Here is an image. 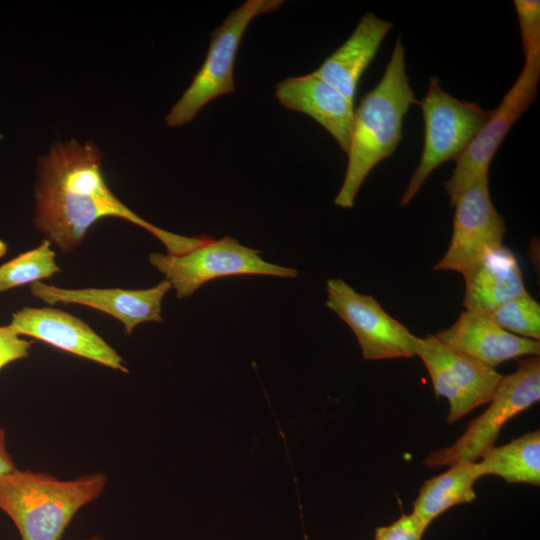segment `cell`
<instances>
[{
  "label": "cell",
  "mask_w": 540,
  "mask_h": 540,
  "mask_svg": "<svg viewBox=\"0 0 540 540\" xmlns=\"http://www.w3.org/2000/svg\"><path fill=\"white\" fill-rule=\"evenodd\" d=\"M32 344V341L22 339L10 325L0 326V369L13 361L26 358Z\"/></svg>",
  "instance_id": "cb8c5ba5"
},
{
  "label": "cell",
  "mask_w": 540,
  "mask_h": 540,
  "mask_svg": "<svg viewBox=\"0 0 540 540\" xmlns=\"http://www.w3.org/2000/svg\"><path fill=\"white\" fill-rule=\"evenodd\" d=\"M539 80L540 50H536L525 56L516 81L466 149L455 159L453 173L444 184L452 205L463 191L489 172L491 160L511 127L535 101Z\"/></svg>",
  "instance_id": "ba28073f"
},
{
  "label": "cell",
  "mask_w": 540,
  "mask_h": 540,
  "mask_svg": "<svg viewBox=\"0 0 540 540\" xmlns=\"http://www.w3.org/2000/svg\"><path fill=\"white\" fill-rule=\"evenodd\" d=\"M84 540H103V539L98 535H94V536L89 537V538L84 539Z\"/></svg>",
  "instance_id": "484cf974"
},
{
  "label": "cell",
  "mask_w": 540,
  "mask_h": 540,
  "mask_svg": "<svg viewBox=\"0 0 540 540\" xmlns=\"http://www.w3.org/2000/svg\"><path fill=\"white\" fill-rule=\"evenodd\" d=\"M2 138H3V136L0 134V139H2Z\"/></svg>",
  "instance_id": "4316f807"
},
{
  "label": "cell",
  "mask_w": 540,
  "mask_h": 540,
  "mask_svg": "<svg viewBox=\"0 0 540 540\" xmlns=\"http://www.w3.org/2000/svg\"><path fill=\"white\" fill-rule=\"evenodd\" d=\"M16 470L14 461L6 448L5 431L0 429V477Z\"/></svg>",
  "instance_id": "d4e9b609"
},
{
  "label": "cell",
  "mask_w": 540,
  "mask_h": 540,
  "mask_svg": "<svg viewBox=\"0 0 540 540\" xmlns=\"http://www.w3.org/2000/svg\"><path fill=\"white\" fill-rule=\"evenodd\" d=\"M51 242L44 239L41 244L24 252L0 266V292L38 282L60 272L55 261Z\"/></svg>",
  "instance_id": "ffe728a7"
},
{
  "label": "cell",
  "mask_w": 540,
  "mask_h": 540,
  "mask_svg": "<svg viewBox=\"0 0 540 540\" xmlns=\"http://www.w3.org/2000/svg\"><path fill=\"white\" fill-rule=\"evenodd\" d=\"M453 205L451 241L434 270L463 275L488 252L503 245L506 226L492 203L488 172L463 191Z\"/></svg>",
  "instance_id": "8fae6325"
},
{
  "label": "cell",
  "mask_w": 540,
  "mask_h": 540,
  "mask_svg": "<svg viewBox=\"0 0 540 540\" xmlns=\"http://www.w3.org/2000/svg\"><path fill=\"white\" fill-rule=\"evenodd\" d=\"M434 336L450 348L495 369L523 356H539L540 342L514 335L483 314L463 311L447 329Z\"/></svg>",
  "instance_id": "5bb4252c"
},
{
  "label": "cell",
  "mask_w": 540,
  "mask_h": 540,
  "mask_svg": "<svg viewBox=\"0 0 540 540\" xmlns=\"http://www.w3.org/2000/svg\"><path fill=\"white\" fill-rule=\"evenodd\" d=\"M414 354L424 363L436 397L449 403L447 423L487 404L503 375L442 343L434 334L417 337Z\"/></svg>",
  "instance_id": "9c48e42d"
},
{
  "label": "cell",
  "mask_w": 540,
  "mask_h": 540,
  "mask_svg": "<svg viewBox=\"0 0 540 540\" xmlns=\"http://www.w3.org/2000/svg\"><path fill=\"white\" fill-rule=\"evenodd\" d=\"M392 23L367 12L348 39L312 72L354 105L359 81L375 57Z\"/></svg>",
  "instance_id": "2e32d148"
},
{
  "label": "cell",
  "mask_w": 540,
  "mask_h": 540,
  "mask_svg": "<svg viewBox=\"0 0 540 540\" xmlns=\"http://www.w3.org/2000/svg\"><path fill=\"white\" fill-rule=\"evenodd\" d=\"M427 527L414 513H402L390 525L377 527L374 540H422Z\"/></svg>",
  "instance_id": "603a6c76"
},
{
  "label": "cell",
  "mask_w": 540,
  "mask_h": 540,
  "mask_svg": "<svg viewBox=\"0 0 540 540\" xmlns=\"http://www.w3.org/2000/svg\"><path fill=\"white\" fill-rule=\"evenodd\" d=\"M463 277V305L471 312L486 314L527 292L518 261L504 245L488 252Z\"/></svg>",
  "instance_id": "e0dca14e"
},
{
  "label": "cell",
  "mask_w": 540,
  "mask_h": 540,
  "mask_svg": "<svg viewBox=\"0 0 540 540\" xmlns=\"http://www.w3.org/2000/svg\"><path fill=\"white\" fill-rule=\"evenodd\" d=\"M480 477L496 475L508 483L540 485V432L534 430L491 447L476 461Z\"/></svg>",
  "instance_id": "d6986e66"
},
{
  "label": "cell",
  "mask_w": 540,
  "mask_h": 540,
  "mask_svg": "<svg viewBox=\"0 0 540 540\" xmlns=\"http://www.w3.org/2000/svg\"><path fill=\"white\" fill-rule=\"evenodd\" d=\"M168 280H163L154 287L142 290L120 288L63 289L44 284L40 281L30 286L33 296L52 305L57 302L81 304L105 312L120 320L127 335L134 328L148 321L162 322L161 303L171 289Z\"/></svg>",
  "instance_id": "4fadbf2b"
},
{
  "label": "cell",
  "mask_w": 540,
  "mask_h": 540,
  "mask_svg": "<svg viewBox=\"0 0 540 540\" xmlns=\"http://www.w3.org/2000/svg\"><path fill=\"white\" fill-rule=\"evenodd\" d=\"M259 253L229 236L218 240L210 237L204 244L179 255L151 253L149 261L165 275L179 299L192 295L206 282L223 277H297L296 269L269 263Z\"/></svg>",
  "instance_id": "52a82bcc"
},
{
  "label": "cell",
  "mask_w": 540,
  "mask_h": 540,
  "mask_svg": "<svg viewBox=\"0 0 540 540\" xmlns=\"http://www.w3.org/2000/svg\"><path fill=\"white\" fill-rule=\"evenodd\" d=\"M326 306L353 331L366 360L411 358L413 335L372 296L355 291L341 279L327 281Z\"/></svg>",
  "instance_id": "30bf717a"
},
{
  "label": "cell",
  "mask_w": 540,
  "mask_h": 540,
  "mask_svg": "<svg viewBox=\"0 0 540 540\" xmlns=\"http://www.w3.org/2000/svg\"><path fill=\"white\" fill-rule=\"evenodd\" d=\"M524 55L540 50V1L514 0Z\"/></svg>",
  "instance_id": "7402d4cb"
},
{
  "label": "cell",
  "mask_w": 540,
  "mask_h": 540,
  "mask_svg": "<svg viewBox=\"0 0 540 540\" xmlns=\"http://www.w3.org/2000/svg\"><path fill=\"white\" fill-rule=\"evenodd\" d=\"M282 0H247L211 34L206 58L190 86L166 116L169 127L194 119L211 100L235 91L233 70L242 37L254 18L277 10Z\"/></svg>",
  "instance_id": "8992f818"
},
{
  "label": "cell",
  "mask_w": 540,
  "mask_h": 540,
  "mask_svg": "<svg viewBox=\"0 0 540 540\" xmlns=\"http://www.w3.org/2000/svg\"><path fill=\"white\" fill-rule=\"evenodd\" d=\"M96 143L56 142L38 161L33 223L63 252H71L98 220L125 219L153 234L168 254L179 255L204 244L209 236L186 237L156 227L130 210L111 191L102 172Z\"/></svg>",
  "instance_id": "6da1fadb"
},
{
  "label": "cell",
  "mask_w": 540,
  "mask_h": 540,
  "mask_svg": "<svg viewBox=\"0 0 540 540\" xmlns=\"http://www.w3.org/2000/svg\"><path fill=\"white\" fill-rule=\"evenodd\" d=\"M107 481L101 472L59 480L16 469L0 477V510L22 540H60L76 513L102 494Z\"/></svg>",
  "instance_id": "3957f363"
},
{
  "label": "cell",
  "mask_w": 540,
  "mask_h": 540,
  "mask_svg": "<svg viewBox=\"0 0 540 540\" xmlns=\"http://www.w3.org/2000/svg\"><path fill=\"white\" fill-rule=\"evenodd\" d=\"M483 315L514 335L540 340V305L528 291Z\"/></svg>",
  "instance_id": "44dd1931"
},
{
  "label": "cell",
  "mask_w": 540,
  "mask_h": 540,
  "mask_svg": "<svg viewBox=\"0 0 540 540\" xmlns=\"http://www.w3.org/2000/svg\"><path fill=\"white\" fill-rule=\"evenodd\" d=\"M540 399V358L518 359L517 369L502 376L488 407L473 419L449 447L433 451L424 459L429 468L474 463L494 446L502 427Z\"/></svg>",
  "instance_id": "5b68a950"
},
{
  "label": "cell",
  "mask_w": 540,
  "mask_h": 540,
  "mask_svg": "<svg viewBox=\"0 0 540 540\" xmlns=\"http://www.w3.org/2000/svg\"><path fill=\"white\" fill-rule=\"evenodd\" d=\"M275 96L285 108L313 118L348 152L354 105L335 88L311 73L279 82Z\"/></svg>",
  "instance_id": "9a60e30c"
},
{
  "label": "cell",
  "mask_w": 540,
  "mask_h": 540,
  "mask_svg": "<svg viewBox=\"0 0 540 540\" xmlns=\"http://www.w3.org/2000/svg\"><path fill=\"white\" fill-rule=\"evenodd\" d=\"M480 478L474 463L450 466L449 470L424 482L413 502L414 513L425 525L455 505L476 497L474 484Z\"/></svg>",
  "instance_id": "ac0fdd59"
},
{
  "label": "cell",
  "mask_w": 540,
  "mask_h": 540,
  "mask_svg": "<svg viewBox=\"0 0 540 540\" xmlns=\"http://www.w3.org/2000/svg\"><path fill=\"white\" fill-rule=\"evenodd\" d=\"M418 103L409 84L405 50L398 37L381 80L354 110L347 169L335 205L353 207L372 169L397 149L402 139L403 119L409 107Z\"/></svg>",
  "instance_id": "7a4b0ae2"
},
{
  "label": "cell",
  "mask_w": 540,
  "mask_h": 540,
  "mask_svg": "<svg viewBox=\"0 0 540 540\" xmlns=\"http://www.w3.org/2000/svg\"><path fill=\"white\" fill-rule=\"evenodd\" d=\"M418 105L423 113L424 144L420 162L402 195V206L411 202L439 165L455 160L466 149L492 113L448 94L436 77L429 79Z\"/></svg>",
  "instance_id": "277c9868"
},
{
  "label": "cell",
  "mask_w": 540,
  "mask_h": 540,
  "mask_svg": "<svg viewBox=\"0 0 540 540\" xmlns=\"http://www.w3.org/2000/svg\"><path fill=\"white\" fill-rule=\"evenodd\" d=\"M58 349L127 373L122 357L84 321L56 308L25 307L12 315L9 324Z\"/></svg>",
  "instance_id": "7c38bea8"
}]
</instances>
